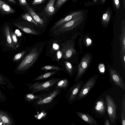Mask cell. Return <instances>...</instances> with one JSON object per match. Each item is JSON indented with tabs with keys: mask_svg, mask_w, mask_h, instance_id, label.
I'll use <instances>...</instances> for the list:
<instances>
[{
	"mask_svg": "<svg viewBox=\"0 0 125 125\" xmlns=\"http://www.w3.org/2000/svg\"><path fill=\"white\" fill-rule=\"evenodd\" d=\"M60 78H55L43 82H37L34 83L27 84L28 89L31 93L47 92L54 87Z\"/></svg>",
	"mask_w": 125,
	"mask_h": 125,
	"instance_id": "1",
	"label": "cell"
},
{
	"mask_svg": "<svg viewBox=\"0 0 125 125\" xmlns=\"http://www.w3.org/2000/svg\"><path fill=\"white\" fill-rule=\"evenodd\" d=\"M41 50L37 47L33 48L17 68L18 71H23L31 67L38 57Z\"/></svg>",
	"mask_w": 125,
	"mask_h": 125,
	"instance_id": "2",
	"label": "cell"
},
{
	"mask_svg": "<svg viewBox=\"0 0 125 125\" xmlns=\"http://www.w3.org/2000/svg\"><path fill=\"white\" fill-rule=\"evenodd\" d=\"M84 14L63 24L54 30V33L59 35L70 31L77 27L83 22L84 19Z\"/></svg>",
	"mask_w": 125,
	"mask_h": 125,
	"instance_id": "3",
	"label": "cell"
},
{
	"mask_svg": "<svg viewBox=\"0 0 125 125\" xmlns=\"http://www.w3.org/2000/svg\"><path fill=\"white\" fill-rule=\"evenodd\" d=\"M107 111L110 123L112 125L116 124L117 106L113 99L110 95H107L105 98Z\"/></svg>",
	"mask_w": 125,
	"mask_h": 125,
	"instance_id": "4",
	"label": "cell"
},
{
	"mask_svg": "<svg viewBox=\"0 0 125 125\" xmlns=\"http://www.w3.org/2000/svg\"><path fill=\"white\" fill-rule=\"evenodd\" d=\"M83 81L80 80L75 82L65 93L66 99L69 104L71 105L76 100V97L84 83Z\"/></svg>",
	"mask_w": 125,
	"mask_h": 125,
	"instance_id": "5",
	"label": "cell"
},
{
	"mask_svg": "<svg viewBox=\"0 0 125 125\" xmlns=\"http://www.w3.org/2000/svg\"><path fill=\"white\" fill-rule=\"evenodd\" d=\"M99 75L96 74L90 77L84 83L80 90L76 99L78 100L83 98L88 94L95 84Z\"/></svg>",
	"mask_w": 125,
	"mask_h": 125,
	"instance_id": "6",
	"label": "cell"
},
{
	"mask_svg": "<svg viewBox=\"0 0 125 125\" xmlns=\"http://www.w3.org/2000/svg\"><path fill=\"white\" fill-rule=\"evenodd\" d=\"M107 111V106L105 100L100 98L95 102L92 111L94 116L97 118L105 117Z\"/></svg>",
	"mask_w": 125,
	"mask_h": 125,
	"instance_id": "7",
	"label": "cell"
},
{
	"mask_svg": "<svg viewBox=\"0 0 125 125\" xmlns=\"http://www.w3.org/2000/svg\"><path fill=\"white\" fill-rule=\"evenodd\" d=\"M91 59L89 54H86L82 58L78 67L77 73L74 79L75 82L80 81L87 69Z\"/></svg>",
	"mask_w": 125,
	"mask_h": 125,
	"instance_id": "8",
	"label": "cell"
},
{
	"mask_svg": "<svg viewBox=\"0 0 125 125\" xmlns=\"http://www.w3.org/2000/svg\"><path fill=\"white\" fill-rule=\"evenodd\" d=\"M61 91V89H55L50 92L44 94L41 98L35 101V104L41 105L50 103L60 93Z\"/></svg>",
	"mask_w": 125,
	"mask_h": 125,
	"instance_id": "9",
	"label": "cell"
},
{
	"mask_svg": "<svg viewBox=\"0 0 125 125\" xmlns=\"http://www.w3.org/2000/svg\"><path fill=\"white\" fill-rule=\"evenodd\" d=\"M61 51L62 52V57L64 59H69L75 55L76 50L74 48V43L72 40H70L61 44Z\"/></svg>",
	"mask_w": 125,
	"mask_h": 125,
	"instance_id": "10",
	"label": "cell"
},
{
	"mask_svg": "<svg viewBox=\"0 0 125 125\" xmlns=\"http://www.w3.org/2000/svg\"><path fill=\"white\" fill-rule=\"evenodd\" d=\"M83 14L84 13L82 11H76L73 12L56 22L51 29V30L54 31L64 23L72 20Z\"/></svg>",
	"mask_w": 125,
	"mask_h": 125,
	"instance_id": "11",
	"label": "cell"
},
{
	"mask_svg": "<svg viewBox=\"0 0 125 125\" xmlns=\"http://www.w3.org/2000/svg\"><path fill=\"white\" fill-rule=\"evenodd\" d=\"M109 72L111 79L114 83L120 87L123 90H125L124 81L119 73L113 68L109 69Z\"/></svg>",
	"mask_w": 125,
	"mask_h": 125,
	"instance_id": "12",
	"label": "cell"
},
{
	"mask_svg": "<svg viewBox=\"0 0 125 125\" xmlns=\"http://www.w3.org/2000/svg\"><path fill=\"white\" fill-rule=\"evenodd\" d=\"M119 37L120 46V57L121 59L125 56V26L123 22L122 23L121 34Z\"/></svg>",
	"mask_w": 125,
	"mask_h": 125,
	"instance_id": "13",
	"label": "cell"
},
{
	"mask_svg": "<svg viewBox=\"0 0 125 125\" xmlns=\"http://www.w3.org/2000/svg\"><path fill=\"white\" fill-rule=\"evenodd\" d=\"M77 115L82 120L88 124L93 125H98L97 121L88 114L79 111L75 112Z\"/></svg>",
	"mask_w": 125,
	"mask_h": 125,
	"instance_id": "14",
	"label": "cell"
},
{
	"mask_svg": "<svg viewBox=\"0 0 125 125\" xmlns=\"http://www.w3.org/2000/svg\"><path fill=\"white\" fill-rule=\"evenodd\" d=\"M4 31L6 37L7 45L10 48L15 49L16 47L12 41L10 34V29L8 25H6L5 26Z\"/></svg>",
	"mask_w": 125,
	"mask_h": 125,
	"instance_id": "15",
	"label": "cell"
},
{
	"mask_svg": "<svg viewBox=\"0 0 125 125\" xmlns=\"http://www.w3.org/2000/svg\"><path fill=\"white\" fill-rule=\"evenodd\" d=\"M0 118L5 125H12L13 124V121L8 114L1 110H0Z\"/></svg>",
	"mask_w": 125,
	"mask_h": 125,
	"instance_id": "16",
	"label": "cell"
},
{
	"mask_svg": "<svg viewBox=\"0 0 125 125\" xmlns=\"http://www.w3.org/2000/svg\"><path fill=\"white\" fill-rule=\"evenodd\" d=\"M70 83L69 80L67 78L61 79H60L56 83L54 89L66 90L69 86Z\"/></svg>",
	"mask_w": 125,
	"mask_h": 125,
	"instance_id": "17",
	"label": "cell"
},
{
	"mask_svg": "<svg viewBox=\"0 0 125 125\" xmlns=\"http://www.w3.org/2000/svg\"><path fill=\"white\" fill-rule=\"evenodd\" d=\"M55 0H49L45 8V11L49 15H53L55 11L54 4Z\"/></svg>",
	"mask_w": 125,
	"mask_h": 125,
	"instance_id": "18",
	"label": "cell"
},
{
	"mask_svg": "<svg viewBox=\"0 0 125 125\" xmlns=\"http://www.w3.org/2000/svg\"><path fill=\"white\" fill-rule=\"evenodd\" d=\"M0 9L3 12L6 13L15 12L14 10L9 5L2 0H0Z\"/></svg>",
	"mask_w": 125,
	"mask_h": 125,
	"instance_id": "19",
	"label": "cell"
},
{
	"mask_svg": "<svg viewBox=\"0 0 125 125\" xmlns=\"http://www.w3.org/2000/svg\"><path fill=\"white\" fill-rule=\"evenodd\" d=\"M27 10L33 20L38 24L42 25L44 24V22L43 20L37 15L31 7H29L27 8Z\"/></svg>",
	"mask_w": 125,
	"mask_h": 125,
	"instance_id": "20",
	"label": "cell"
},
{
	"mask_svg": "<svg viewBox=\"0 0 125 125\" xmlns=\"http://www.w3.org/2000/svg\"><path fill=\"white\" fill-rule=\"evenodd\" d=\"M14 25L22 31L27 33L37 35L39 33L38 32L31 28L24 26L16 23H14Z\"/></svg>",
	"mask_w": 125,
	"mask_h": 125,
	"instance_id": "21",
	"label": "cell"
},
{
	"mask_svg": "<svg viewBox=\"0 0 125 125\" xmlns=\"http://www.w3.org/2000/svg\"><path fill=\"white\" fill-rule=\"evenodd\" d=\"M44 94L40 95H36L34 93H28L26 94L24 96L25 100L29 103H31L37 99L41 98L44 95Z\"/></svg>",
	"mask_w": 125,
	"mask_h": 125,
	"instance_id": "22",
	"label": "cell"
},
{
	"mask_svg": "<svg viewBox=\"0 0 125 125\" xmlns=\"http://www.w3.org/2000/svg\"><path fill=\"white\" fill-rule=\"evenodd\" d=\"M121 119L122 125H125V94H124L121 102Z\"/></svg>",
	"mask_w": 125,
	"mask_h": 125,
	"instance_id": "23",
	"label": "cell"
},
{
	"mask_svg": "<svg viewBox=\"0 0 125 125\" xmlns=\"http://www.w3.org/2000/svg\"><path fill=\"white\" fill-rule=\"evenodd\" d=\"M58 71H54L42 74L35 78L34 81L41 80L50 77L58 72Z\"/></svg>",
	"mask_w": 125,
	"mask_h": 125,
	"instance_id": "24",
	"label": "cell"
},
{
	"mask_svg": "<svg viewBox=\"0 0 125 125\" xmlns=\"http://www.w3.org/2000/svg\"><path fill=\"white\" fill-rule=\"evenodd\" d=\"M64 64L68 74L70 77H72L75 74V72L72 64L68 61H65Z\"/></svg>",
	"mask_w": 125,
	"mask_h": 125,
	"instance_id": "25",
	"label": "cell"
},
{
	"mask_svg": "<svg viewBox=\"0 0 125 125\" xmlns=\"http://www.w3.org/2000/svg\"><path fill=\"white\" fill-rule=\"evenodd\" d=\"M111 15V13L109 10L106 11L103 14L102 18V22L104 26L107 25L109 21Z\"/></svg>",
	"mask_w": 125,
	"mask_h": 125,
	"instance_id": "26",
	"label": "cell"
},
{
	"mask_svg": "<svg viewBox=\"0 0 125 125\" xmlns=\"http://www.w3.org/2000/svg\"><path fill=\"white\" fill-rule=\"evenodd\" d=\"M40 69L43 71H64V70L58 66L52 65H46L42 67Z\"/></svg>",
	"mask_w": 125,
	"mask_h": 125,
	"instance_id": "27",
	"label": "cell"
},
{
	"mask_svg": "<svg viewBox=\"0 0 125 125\" xmlns=\"http://www.w3.org/2000/svg\"><path fill=\"white\" fill-rule=\"evenodd\" d=\"M23 19L32 23L36 25H38V23L33 19L29 13H26L22 16Z\"/></svg>",
	"mask_w": 125,
	"mask_h": 125,
	"instance_id": "28",
	"label": "cell"
},
{
	"mask_svg": "<svg viewBox=\"0 0 125 125\" xmlns=\"http://www.w3.org/2000/svg\"><path fill=\"white\" fill-rule=\"evenodd\" d=\"M46 113L44 111L40 112H38L37 114L34 116V117L38 120H40L44 118L46 115Z\"/></svg>",
	"mask_w": 125,
	"mask_h": 125,
	"instance_id": "29",
	"label": "cell"
},
{
	"mask_svg": "<svg viewBox=\"0 0 125 125\" xmlns=\"http://www.w3.org/2000/svg\"><path fill=\"white\" fill-rule=\"evenodd\" d=\"M10 36L12 42L15 46H18L19 45L18 40L16 34L13 31L10 32Z\"/></svg>",
	"mask_w": 125,
	"mask_h": 125,
	"instance_id": "30",
	"label": "cell"
},
{
	"mask_svg": "<svg viewBox=\"0 0 125 125\" xmlns=\"http://www.w3.org/2000/svg\"><path fill=\"white\" fill-rule=\"evenodd\" d=\"M25 52V51H23L17 54L14 56L13 60L14 61L18 60L22 57Z\"/></svg>",
	"mask_w": 125,
	"mask_h": 125,
	"instance_id": "31",
	"label": "cell"
},
{
	"mask_svg": "<svg viewBox=\"0 0 125 125\" xmlns=\"http://www.w3.org/2000/svg\"><path fill=\"white\" fill-rule=\"evenodd\" d=\"M67 0H58L56 2L55 7L58 9Z\"/></svg>",
	"mask_w": 125,
	"mask_h": 125,
	"instance_id": "32",
	"label": "cell"
},
{
	"mask_svg": "<svg viewBox=\"0 0 125 125\" xmlns=\"http://www.w3.org/2000/svg\"><path fill=\"white\" fill-rule=\"evenodd\" d=\"M99 71L101 73H104L105 71V66L103 63H100L99 64L98 66Z\"/></svg>",
	"mask_w": 125,
	"mask_h": 125,
	"instance_id": "33",
	"label": "cell"
},
{
	"mask_svg": "<svg viewBox=\"0 0 125 125\" xmlns=\"http://www.w3.org/2000/svg\"><path fill=\"white\" fill-rule=\"evenodd\" d=\"M7 100V98L4 94L0 90V101L4 102Z\"/></svg>",
	"mask_w": 125,
	"mask_h": 125,
	"instance_id": "34",
	"label": "cell"
},
{
	"mask_svg": "<svg viewBox=\"0 0 125 125\" xmlns=\"http://www.w3.org/2000/svg\"><path fill=\"white\" fill-rule=\"evenodd\" d=\"M21 4L28 8L29 6L26 0H18Z\"/></svg>",
	"mask_w": 125,
	"mask_h": 125,
	"instance_id": "35",
	"label": "cell"
},
{
	"mask_svg": "<svg viewBox=\"0 0 125 125\" xmlns=\"http://www.w3.org/2000/svg\"><path fill=\"white\" fill-rule=\"evenodd\" d=\"M46 0H33L32 4L33 5L39 4L42 3Z\"/></svg>",
	"mask_w": 125,
	"mask_h": 125,
	"instance_id": "36",
	"label": "cell"
},
{
	"mask_svg": "<svg viewBox=\"0 0 125 125\" xmlns=\"http://www.w3.org/2000/svg\"><path fill=\"white\" fill-rule=\"evenodd\" d=\"M62 57V54L61 50H59L56 53L57 59L58 60H59Z\"/></svg>",
	"mask_w": 125,
	"mask_h": 125,
	"instance_id": "37",
	"label": "cell"
},
{
	"mask_svg": "<svg viewBox=\"0 0 125 125\" xmlns=\"http://www.w3.org/2000/svg\"><path fill=\"white\" fill-rule=\"evenodd\" d=\"M5 79H4L2 76L0 75V85H7Z\"/></svg>",
	"mask_w": 125,
	"mask_h": 125,
	"instance_id": "38",
	"label": "cell"
},
{
	"mask_svg": "<svg viewBox=\"0 0 125 125\" xmlns=\"http://www.w3.org/2000/svg\"><path fill=\"white\" fill-rule=\"evenodd\" d=\"M116 8L117 9H119L120 7V3L119 0H113Z\"/></svg>",
	"mask_w": 125,
	"mask_h": 125,
	"instance_id": "39",
	"label": "cell"
},
{
	"mask_svg": "<svg viewBox=\"0 0 125 125\" xmlns=\"http://www.w3.org/2000/svg\"><path fill=\"white\" fill-rule=\"evenodd\" d=\"M86 45L87 46L90 45L92 43L91 40L89 38H87L86 40Z\"/></svg>",
	"mask_w": 125,
	"mask_h": 125,
	"instance_id": "40",
	"label": "cell"
},
{
	"mask_svg": "<svg viewBox=\"0 0 125 125\" xmlns=\"http://www.w3.org/2000/svg\"><path fill=\"white\" fill-rule=\"evenodd\" d=\"M52 48L54 50H57L59 49V46L57 44L54 43L53 44Z\"/></svg>",
	"mask_w": 125,
	"mask_h": 125,
	"instance_id": "41",
	"label": "cell"
},
{
	"mask_svg": "<svg viewBox=\"0 0 125 125\" xmlns=\"http://www.w3.org/2000/svg\"><path fill=\"white\" fill-rule=\"evenodd\" d=\"M104 125H110L111 124L109 120L108 119H106L104 121Z\"/></svg>",
	"mask_w": 125,
	"mask_h": 125,
	"instance_id": "42",
	"label": "cell"
},
{
	"mask_svg": "<svg viewBox=\"0 0 125 125\" xmlns=\"http://www.w3.org/2000/svg\"><path fill=\"white\" fill-rule=\"evenodd\" d=\"M0 125H5L2 120L0 118Z\"/></svg>",
	"mask_w": 125,
	"mask_h": 125,
	"instance_id": "43",
	"label": "cell"
},
{
	"mask_svg": "<svg viewBox=\"0 0 125 125\" xmlns=\"http://www.w3.org/2000/svg\"><path fill=\"white\" fill-rule=\"evenodd\" d=\"M8 0L9 1H10L12 3H16V1H15V0Z\"/></svg>",
	"mask_w": 125,
	"mask_h": 125,
	"instance_id": "44",
	"label": "cell"
},
{
	"mask_svg": "<svg viewBox=\"0 0 125 125\" xmlns=\"http://www.w3.org/2000/svg\"><path fill=\"white\" fill-rule=\"evenodd\" d=\"M123 4H124V8H125V0H123Z\"/></svg>",
	"mask_w": 125,
	"mask_h": 125,
	"instance_id": "45",
	"label": "cell"
},
{
	"mask_svg": "<svg viewBox=\"0 0 125 125\" xmlns=\"http://www.w3.org/2000/svg\"><path fill=\"white\" fill-rule=\"evenodd\" d=\"M105 0H101V1L102 2H104L105 1Z\"/></svg>",
	"mask_w": 125,
	"mask_h": 125,
	"instance_id": "46",
	"label": "cell"
},
{
	"mask_svg": "<svg viewBox=\"0 0 125 125\" xmlns=\"http://www.w3.org/2000/svg\"><path fill=\"white\" fill-rule=\"evenodd\" d=\"M97 0H93V1L94 2H96Z\"/></svg>",
	"mask_w": 125,
	"mask_h": 125,
	"instance_id": "47",
	"label": "cell"
},
{
	"mask_svg": "<svg viewBox=\"0 0 125 125\" xmlns=\"http://www.w3.org/2000/svg\"><path fill=\"white\" fill-rule=\"evenodd\" d=\"M76 0H73V1H75Z\"/></svg>",
	"mask_w": 125,
	"mask_h": 125,
	"instance_id": "48",
	"label": "cell"
}]
</instances>
